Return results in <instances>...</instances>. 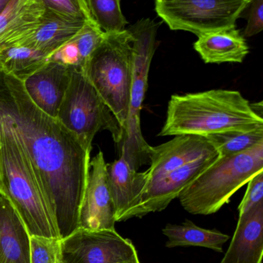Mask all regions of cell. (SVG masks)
I'll return each mask as SVG.
<instances>
[{
  "label": "cell",
  "instance_id": "1",
  "mask_svg": "<svg viewBox=\"0 0 263 263\" xmlns=\"http://www.w3.org/2000/svg\"><path fill=\"white\" fill-rule=\"evenodd\" d=\"M0 117L16 133L55 219L60 239L79 230L91 152L57 119L34 104L23 82L0 72Z\"/></svg>",
  "mask_w": 263,
  "mask_h": 263
},
{
  "label": "cell",
  "instance_id": "2",
  "mask_svg": "<svg viewBox=\"0 0 263 263\" xmlns=\"http://www.w3.org/2000/svg\"><path fill=\"white\" fill-rule=\"evenodd\" d=\"M263 127V118L236 90L212 89L196 93L173 95L159 136L194 135L205 136L231 131Z\"/></svg>",
  "mask_w": 263,
  "mask_h": 263
},
{
  "label": "cell",
  "instance_id": "3",
  "mask_svg": "<svg viewBox=\"0 0 263 263\" xmlns=\"http://www.w3.org/2000/svg\"><path fill=\"white\" fill-rule=\"evenodd\" d=\"M0 195L10 202L29 236L61 239L30 160L15 132L1 117Z\"/></svg>",
  "mask_w": 263,
  "mask_h": 263
},
{
  "label": "cell",
  "instance_id": "4",
  "mask_svg": "<svg viewBox=\"0 0 263 263\" xmlns=\"http://www.w3.org/2000/svg\"><path fill=\"white\" fill-rule=\"evenodd\" d=\"M262 171L263 142L239 154L218 156L181 193V205L191 214H214Z\"/></svg>",
  "mask_w": 263,
  "mask_h": 263
},
{
  "label": "cell",
  "instance_id": "5",
  "mask_svg": "<svg viewBox=\"0 0 263 263\" xmlns=\"http://www.w3.org/2000/svg\"><path fill=\"white\" fill-rule=\"evenodd\" d=\"M132 35L128 29L105 33L84 73L121 126L126 127L133 80Z\"/></svg>",
  "mask_w": 263,
  "mask_h": 263
},
{
  "label": "cell",
  "instance_id": "6",
  "mask_svg": "<svg viewBox=\"0 0 263 263\" xmlns=\"http://www.w3.org/2000/svg\"><path fill=\"white\" fill-rule=\"evenodd\" d=\"M159 24L150 18H142L128 30L132 35L133 80L129 110L120 155L134 170L149 164L151 145L142 135L141 112L148 89V74L155 50Z\"/></svg>",
  "mask_w": 263,
  "mask_h": 263
},
{
  "label": "cell",
  "instance_id": "7",
  "mask_svg": "<svg viewBox=\"0 0 263 263\" xmlns=\"http://www.w3.org/2000/svg\"><path fill=\"white\" fill-rule=\"evenodd\" d=\"M57 119L75 135L83 148L91 153L93 140L100 130L109 131L117 145L123 139V131L117 119L86 74L78 69H71L69 86Z\"/></svg>",
  "mask_w": 263,
  "mask_h": 263
},
{
  "label": "cell",
  "instance_id": "8",
  "mask_svg": "<svg viewBox=\"0 0 263 263\" xmlns=\"http://www.w3.org/2000/svg\"><path fill=\"white\" fill-rule=\"evenodd\" d=\"M252 0H155L157 15L172 30L198 36L236 28Z\"/></svg>",
  "mask_w": 263,
  "mask_h": 263
},
{
  "label": "cell",
  "instance_id": "9",
  "mask_svg": "<svg viewBox=\"0 0 263 263\" xmlns=\"http://www.w3.org/2000/svg\"><path fill=\"white\" fill-rule=\"evenodd\" d=\"M60 263H141L135 247L115 230H78L60 240Z\"/></svg>",
  "mask_w": 263,
  "mask_h": 263
},
{
  "label": "cell",
  "instance_id": "10",
  "mask_svg": "<svg viewBox=\"0 0 263 263\" xmlns=\"http://www.w3.org/2000/svg\"><path fill=\"white\" fill-rule=\"evenodd\" d=\"M116 222L108 185V163L100 151L90 162L87 183L79 213V230H115Z\"/></svg>",
  "mask_w": 263,
  "mask_h": 263
},
{
  "label": "cell",
  "instance_id": "11",
  "mask_svg": "<svg viewBox=\"0 0 263 263\" xmlns=\"http://www.w3.org/2000/svg\"><path fill=\"white\" fill-rule=\"evenodd\" d=\"M216 155L217 152L206 138L194 135L176 136L165 143L151 146L145 186L181 167Z\"/></svg>",
  "mask_w": 263,
  "mask_h": 263
},
{
  "label": "cell",
  "instance_id": "12",
  "mask_svg": "<svg viewBox=\"0 0 263 263\" xmlns=\"http://www.w3.org/2000/svg\"><path fill=\"white\" fill-rule=\"evenodd\" d=\"M218 156L219 155L202 158L148 184L142 193L138 205L131 213V219L142 218L149 213L165 210Z\"/></svg>",
  "mask_w": 263,
  "mask_h": 263
},
{
  "label": "cell",
  "instance_id": "13",
  "mask_svg": "<svg viewBox=\"0 0 263 263\" xmlns=\"http://www.w3.org/2000/svg\"><path fill=\"white\" fill-rule=\"evenodd\" d=\"M71 69L60 63L48 61L23 81L25 90L34 104L54 118L57 119L69 86Z\"/></svg>",
  "mask_w": 263,
  "mask_h": 263
},
{
  "label": "cell",
  "instance_id": "14",
  "mask_svg": "<svg viewBox=\"0 0 263 263\" xmlns=\"http://www.w3.org/2000/svg\"><path fill=\"white\" fill-rule=\"evenodd\" d=\"M108 178L116 222L131 219L146 185L145 172L140 173L133 168L120 155L117 160L108 164Z\"/></svg>",
  "mask_w": 263,
  "mask_h": 263
},
{
  "label": "cell",
  "instance_id": "15",
  "mask_svg": "<svg viewBox=\"0 0 263 263\" xmlns=\"http://www.w3.org/2000/svg\"><path fill=\"white\" fill-rule=\"evenodd\" d=\"M263 201L240 215L230 247L220 263H262Z\"/></svg>",
  "mask_w": 263,
  "mask_h": 263
},
{
  "label": "cell",
  "instance_id": "16",
  "mask_svg": "<svg viewBox=\"0 0 263 263\" xmlns=\"http://www.w3.org/2000/svg\"><path fill=\"white\" fill-rule=\"evenodd\" d=\"M45 12L43 0H11L0 14V49L16 46L33 33Z\"/></svg>",
  "mask_w": 263,
  "mask_h": 263
},
{
  "label": "cell",
  "instance_id": "17",
  "mask_svg": "<svg viewBox=\"0 0 263 263\" xmlns=\"http://www.w3.org/2000/svg\"><path fill=\"white\" fill-rule=\"evenodd\" d=\"M0 263H30V236L10 202L2 195Z\"/></svg>",
  "mask_w": 263,
  "mask_h": 263
},
{
  "label": "cell",
  "instance_id": "18",
  "mask_svg": "<svg viewBox=\"0 0 263 263\" xmlns=\"http://www.w3.org/2000/svg\"><path fill=\"white\" fill-rule=\"evenodd\" d=\"M86 22L71 20L46 9L43 20L33 33L16 46H24L50 57L74 38Z\"/></svg>",
  "mask_w": 263,
  "mask_h": 263
},
{
  "label": "cell",
  "instance_id": "19",
  "mask_svg": "<svg viewBox=\"0 0 263 263\" xmlns=\"http://www.w3.org/2000/svg\"><path fill=\"white\" fill-rule=\"evenodd\" d=\"M194 49L205 63L216 64L242 63L250 52L245 38L236 28L199 35Z\"/></svg>",
  "mask_w": 263,
  "mask_h": 263
},
{
  "label": "cell",
  "instance_id": "20",
  "mask_svg": "<svg viewBox=\"0 0 263 263\" xmlns=\"http://www.w3.org/2000/svg\"><path fill=\"white\" fill-rule=\"evenodd\" d=\"M103 36L104 32L94 22L86 23L74 38L49 57V61L84 72L93 52Z\"/></svg>",
  "mask_w": 263,
  "mask_h": 263
},
{
  "label": "cell",
  "instance_id": "21",
  "mask_svg": "<svg viewBox=\"0 0 263 263\" xmlns=\"http://www.w3.org/2000/svg\"><path fill=\"white\" fill-rule=\"evenodd\" d=\"M168 238L166 247H204L218 253L223 251V246L230 239L228 235L217 230L201 228L191 221L186 220L180 225L168 224L162 230Z\"/></svg>",
  "mask_w": 263,
  "mask_h": 263
},
{
  "label": "cell",
  "instance_id": "22",
  "mask_svg": "<svg viewBox=\"0 0 263 263\" xmlns=\"http://www.w3.org/2000/svg\"><path fill=\"white\" fill-rule=\"evenodd\" d=\"M49 61L43 52L24 46H12L0 49L3 72L22 82Z\"/></svg>",
  "mask_w": 263,
  "mask_h": 263
},
{
  "label": "cell",
  "instance_id": "23",
  "mask_svg": "<svg viewBox=\"0 0 263 263\" xmlns=\"http://www.w3.org/2000/svg\"><path fill=\"white\" fill-rule=\"evenodd\" d=\"M219 157L244 153L263 142V127L250 131H231L205 136Z\"/></svg>",
  "mask_w": 263,
  "mask_h": 263
},
{
  "label": "cell",
  "instance_id": "24",
  "mask_svg": "<svg viewBox=\"0 0 263 263\" xmlns=\"http://www.w3.org/2000/svg\"><path fill=\"white\" fill-rule=\"evenodd\" d=\"M94 23L105 33L125 30L128 21L120 8V0H85Z\"/></svg>",
  "mask_w": 263,
  "mask_h": 263
},
{
  "label": "cell",
  "instance_id": "25",
  "mask_svg": "<svg viewBox=\"0 0 263 263\" xmlns=\"http://www.w3.org/2000/svg\"><path fill=\"white\" fill-rule=\"evenodd\" d=\"M45 8L62 16L78 20L94 22L85 0H43Z\"/></svg>",
  "mask_w": 263,
  "mask_h": 263
},
{
  "label": "cell",
  "instance_id": "26",
  "mask_svg": "<svg viewBox=\"0 0 263 263\" xmlns=\"http://www.w3.org/2000/svg\"><path fill=\"white\" fill-rule=\"evenodd\" d=\"M60 240L30 236V263H55L60 257Z\"/></svg>",
  "mask_w": 263,
  "mask_h": 263
},
{
  "label": "cell",
  "instance_id": "27",
  "mask_svg": "<svg viewBox=\"0 0 263 263\" xmlns=\"http://www.w3.org/2000/svg\"><path fill=\"white\" fill-rule=\"evenodd\" d=\"M263 171L253 176L248 182L247 193L238 207L239 216L245 214L263 201Z\"/></svg>",
  "mask_w": 263,
  "mask_h": 263
},
{
  "label": "cell",
  "instance_id": "28",
  "mask_svg": "<svg viewBox=\"0 0 263 263\" xmlns=\"http://www.w3.org/2000/svg\"><path fill=\"white\" fill-rule=\"evenodd\" d=\"M263 29V0H252L248 23L242 36L251 37Z\"/></svg>",
  "mask_w": 263,
  "mask_h": 263
},
{
  "label": "cell",
  "instance_id": "29",
  "mask_svg": "<svg viewBox=\"0 0 263 263\" xmlns=\"http://www.w3.org/2000/svg\"><path fill=\"white\" fill-rule=\"evenodd\" d=\"M250 106H251L252 109L254 111L255 114H257L258 116L263 118L262 102H259V103H250Z\"/></svg>",
  "mask_w": 263,
  "mask_h": 263
},
{
  "label": "cell",
  "instance_id": "30",
  "mask_svg": "<svg viewBox=\"0 0 263 263\" xmlns=\"http://www.w3.org/2000/svg\"><path fill=\"white\" fill-rule=\"evenodd\" d=\"M11 0H0V14L3 12L6 6H8Z\"/></svg>",
  "mask_w": 263,
  "mask_h": 263
},
{
  "label": "cell",
  "instance_id": "31",
  "mask_svg": "<svg viewBox=\"0 0 263 263\" xmlns=\"http://www.w3.org/2000/svg\"><path fill=\"white\" fill-rule=\"evenodd\" d=\"M0 72H3V68H2L1 63H0Z\"/></svg>",
  "mask_w": 263,
  "mask_h": 263
},
{
  "label": "cell",
  "instance_id": "32",
  "mask_svg": "<svg viewBox=\"0 0 263 263\" xmlns=\"http://www.w3.org/2000/svg\"><path fill=\"white\" fill-rule=\"evenodd\" d=\"M59 258H60V257H59ZM55 263H60V259H57V262H56Z\"/></svg>",
  "mask_w": 263,
  "mask_h": 263
}]
</instances>
